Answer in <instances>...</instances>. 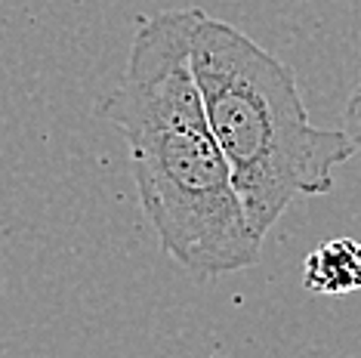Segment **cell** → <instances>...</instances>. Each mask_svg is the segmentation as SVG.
<instances>
[{
  "mask_svg": "<svg viewBox=\"0 0 361 358\" xmlns=\"http://www.w3.org/2000/svg\"><path fill=\"white\" fill-rule=\"evenodd\" d=\"M198 10H164L139 25L121 84L99 115L130 145L139 204L161 250L195 278L259 263L257 238L235 195L232 173L210 133L192 71Z\"/></svg>",
  "mask_w": 361,
  "mask_h": 358,
  "instance_id": "obj_1",
  "label": "cell"
},
{
  "mask_svg": "<svg viewBox=\"0 0 361 358\" xmlns=\"http://www.w3.org/2000/svg\"><path fill=\"white\" fill-rule=\"evenodd\" d=\"M192 71L210 133L257 238H266L300 195H327L352 158L343 130L309 121L290 65L244 31L198 10Z\"/></svg>",
  "mask_w": 361,
  "mask_h": 358,
  "instance_id": "obj_2",
  "label": "cell"
},
{
  "mask_svg": "<svg viewBox=\"0 0 361 358\" xmlns=\"http://www.w3.org/2000/svg\"><path fill=\"white\" fill-rule=\"evenodd\" d=\"M302 284L312 294H352L361 290V241L334 238L315 247L302 263Z\"/></svg>",
  "mask_w": 361,
  "mask_h": 358,
  "instance_id": "obj_3",
  "label": "cell"
},
{
  "mask_svg": "<svg viewBox=\"0 0 361 358\" xmlns=\"http://www.w3.org/2000/svg\"><path fill=\"white\" fill-rule=\"evenodd\" d=\"M340 130L352 142V158L361 161V75H358V84H355V90H352L349 102H346V115H343Z\"/></svg>",
  "mask_w": 361,
  "mask_h": 358,
  "instance_id": "obj_4",
  "label": "cell"
}]
</instances>
